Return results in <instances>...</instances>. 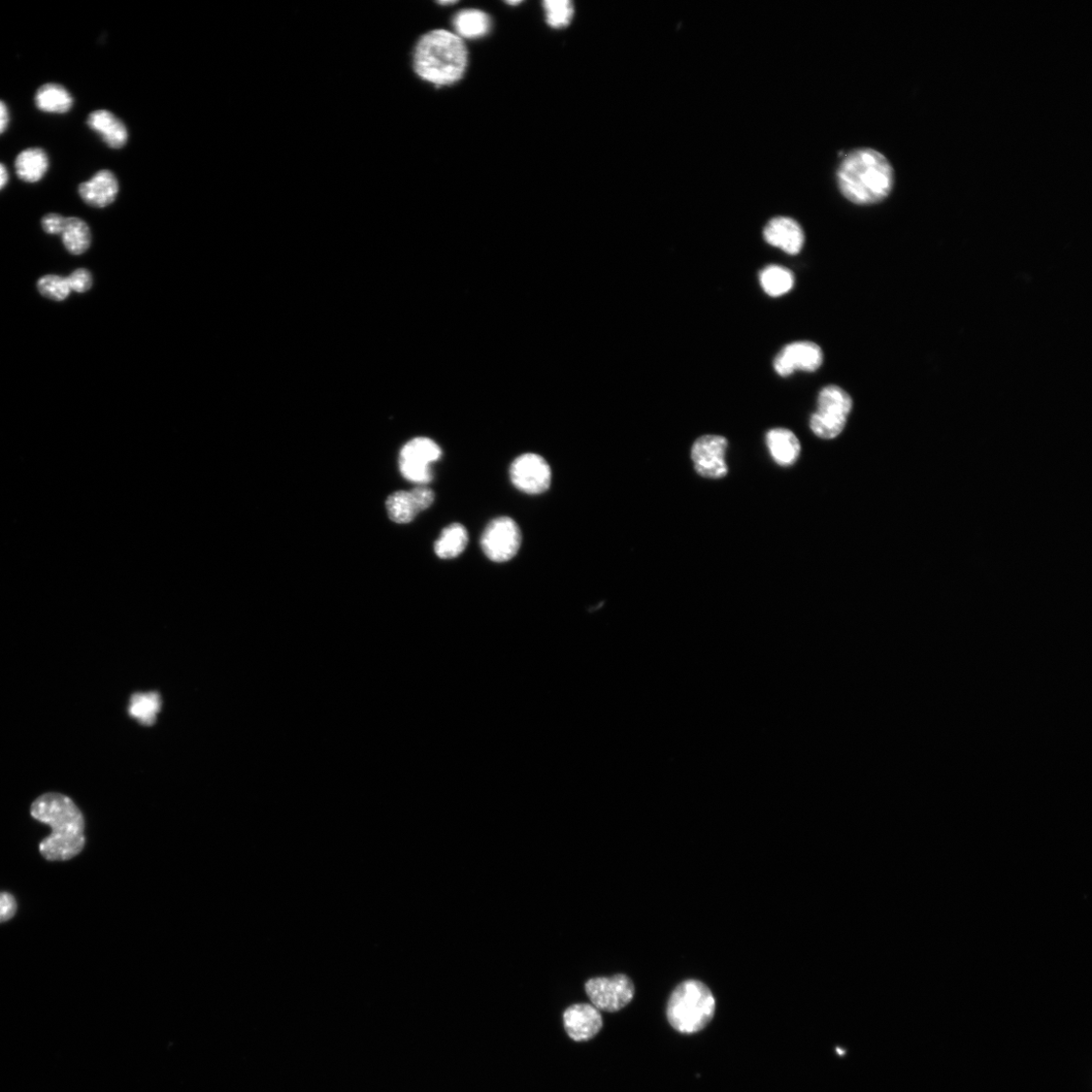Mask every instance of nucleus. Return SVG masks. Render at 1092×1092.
I'll use <instances>...</instances> for the list:
<instances>
[{"instance_id":"9d476101","label":"nucleus","mask_w":1092,"mask_h":1092,"mask_svg":"<svg viewBox=\"0 0 1092 1092\" xmlns=\"http://www.w3.org/2000/svg\"><path fill=\"white\" fill-rule=\"evenodd\" d=\"M728 442L719 436H704L694 442L691 457L695 471L703 478L721 479L728 473L725 454Z\"/></svg>"},{"instance_id":"bb28decb","label":"nucleus","mask_w":1092,"mask_h":1092,"mask_svg":"<svg viewBox=\"0 0 1092 1092\" xmlns=\"http://www.w3.org/2000/svg\"><path fill=\"white\" fill-rule=\"evenodd\" d=\"M66 279H68L71 289L76 292H85L89 290L92 286L91 274L84 269L76 271Z\"/></svg>"},{"instance_id":"a211bd4d","label":"nucleus","mask_w":1092,"mask_h":1092,"mask_svg":"<svg viewBox=\"0 0 1092 1092\" xmlns=\"http://www.w3.org/2000/svg\"><path fill=\"white\" fill-rule=\"evenodd\" d=\"M34 102L46 114L64 115L72 111L75 98L68 88L58 83H46L38 88Z\"/></svg>"},{"instance_id":"5701e85b","label":"nucleus","mask_w":1092,"mask_h":1092,"mask_svg":"<svg viewBox=\"0 0 1092 1092\" xmlns=\"http://www.w3.org/2000/svg\"><path fill=\"white\" fill-rule=\"evenodd\" d=\"M386 505L390 520L399 524L412 522L420 513L411 491H399L391 494Z\"/></svg>"},{"instance_id":"39448f33","label":"nucleus","mask_w":1092,"mask_h":1092,"mask_svg":"<svg viewBox=\"0 0 1092 1092\" xmlns=\"http://www.w3.org/2000/svg\"><path fill=\"white\" fill-rule=\"evenodd\" d=\"M852 408L853 400L846 390L835 385L824 387L818 394L817 411L810 418L812 433L822 440L838 438Z\"/></svg>"},{"instance_id":"f257e3e1","label":"nucleus","mask_w":1092,"mask_h":1092,"mask_svg":"<svg viewBox=\"0 0 1092 1092\" xmlns=\"http://www.w3.org/2000/svg\"><path fill=\"white\" fill-rule=\"evenodd\" d=\"M30 815L51 826L52 834L40 843L41 855L51 862L69 861L85 846L84 817L69 797L46 793L30 806Z\"/></svg>"},{"instance_id":"a878e982","label":"nucleus","mask_w":1092,"mask_h":1092,"mask_svg":"<svg viewBox=\"0 0 1092 1092\" xmlns=\"http://www.w3.org/2000/svg\"><path fill=\"white\" fill-rule=\"evenodd\" d=\"M544 6L550 26L559 28L570 24L574 9L569 0H547Z\"/></svg>"},{"instance_id":"6e6552de","label":"nucleus","mask_w":1092,"mask_h":1092,"mask_svg":"<svg viewBox=\"0 0 1092 1092\" xmlns=\"http://www.w3.org/2000/svg\"><path fill=\"white\" fill-rule=\"evenodd\" d=\"M522 542L520 528L509 517H499L491 521L481 539V546L487 557L494 562H505L518 552Z\"/></svg>"},{"instance_id":"6ab92c4d","label":"nucleus","mask_w":1092,"mask_h":1092,"mask_svg":"<svg viewBox=\"0 0 1092 1092\" xmlns=\"http://www.w3.org/2000/svg\"><path fill=\"white\" fill-rule=\"evenodd\" d=\"M469 535L465 526L453 523L443 529L435 546L436 553L442 559L454 558L467 548Z\"/></svg>"},{"instance_id":"b1692460","label":"nucleus","mask_w":1092,"mask_h":1092,"mask_svg":"<svg viewBox=\"0 0 1092 1092\" xmlns=\"http://www.w3.org/2000/svg\"><path fill=\"white\" fill-rule=\"evenodd\" d=\"M161 708V699L158 694L138 693L130 699L129 712L141 723L151 725Z\"/></svg>"},{"instance_id":"412c9836","label":"nucleus","mask_w":1092,"mask_h":1092,"mask_svg":"<svg viewBox=\"0 0 1092 1092\" xmlns=\"http://www.w3.org/2000/svg\"><path fill=\"white\" fill-rule=\"evenodd\" d=\"M793 273L787 268L768 266L759 273V284L763 290L772 297H780L788 293L794 286Z\"/></svg>"},{"instance_id":"7ed1b4c3","label":"nucleus","mask_w":1092,"mask_h":1092,"mask_svg":"<svg viewBox=\"0 0 1092 1092\" xmlns=\"http://www.w3.org/2000/svg\"><path fill=\"white\" fill-rule=\"evenodd\" d=\"M467 65L465 43L459 36L443 29L430 31L423 36L414 54V68L418 76L437 85L458 81Z\"/></svg>"},{"instance_id":"4468645a","label":"nucleus","mask_w":1092,"mask_h":1092,"mask_svg":"<svg viewBox=\"0 0 1092 1092\" xmlns=\"http://www.w3.org/2000/svg\"><path fill=\"white\" fill-rule=\"evenodd\" d=\"M81 200L90 207L103 209L116 200L119 182L110 171H101L78 186Z\"/></svg>"},{"instance_id":"473e14b6","label":"nucleus","mask_w":1092,"mask_h":1092,"mask_svg":"<svg viewBox=\"0 0 1092 1092\" xmlns=\"http://www.w3.org/2000/svg\"><path fill=\"white\" fill-rule=\"evenodd\" d=\"M440 4L443 5V6H447V5H453V4H455V2H442Z\"/></svg>"},{"instance_id":"2f4dec72","label":"nucleus","mask_w":1092,"mask_h":1092,"mask_svg":"<svg viewBox=\"0 0 1092 1092\" xmlns=\"http://www.w3.org/2000/svg\"><path fill=\"white\" fill-rule=\"evenodd\" d=\"M9 181L8 170L3 163H0V190H3L7 186Z\"/></svg>"},{"instance_id":"423d86ee","label":"nucleus","mask_w":1092,"mask_h":1092,"mask_svg":"<svg viewBox=\"0 0 1092 1092\" xmlns=\"http://www.w3.org/2000/svg\"><path fill=\"white\" fill-rule=\"evenodd\" d=\"M442 455L440 445L432 440L417 438L407 442L399 455V469L402 476L418 486H426L434 480L432 463Z\"/></svg>"},{"instance_id":"20e7f679","label":"nucleus","mask_w":1092,"mask_h":1092,"mask_svg":"<svg viewBox=\"0 0 1092 1092\" xmlns=\"http://www.w3.org/2000/svg\"><path fill=\"white\" fill-rule=\"evenodd\" d=\"M715 1013V1000L709 988L698 980H686L672 992L667 1017L672 1027L682 1034L703 1030Z\"/></svg>"},{"instance_id":"f03ea898","label":"nucleus","mask_w":1092,"mask_h":1092,"mask_svg":"<svg viewBox=\"0 0 1092 1092\" xmlns=\"http://www.w3.org/2000/svg\"><path fill=\"white\" fill-rule=\"evenodd\" d=\"M838 186L848 201L868 206L880 203L895 185V172L879 151L861 148L846 154L837 172Z\"/></svg>"},{"instance_id":"c756f323","label":"nucleus","mask_w":1092,"mask_h":1092,"mask_svg":"<svg viewBox=\"0 0 1092 1092\" xmlns=\"http://www.w3.org/2000/svg\"><path fill=\"white\" fill-rule=\"evenodd\" d=\"M66 218L59 214H48L43 217L41 224L49 235H61L65 227Z\"/></svg>"},{"instance_id":"1a4fd4ad","label":"nucleus","mask_w":1092,"mask_h":1092,"mask_svg":"<svg viewBox=\"0 0 1092 1092\" xmlns=\"http://www.w3.org/2000/svg\"><path fill=\"white\" fill-rule=\"evenodd\" d=\"M510 478L513 485L521 492L538 494L548 490L551 483V470L543 456L525 453L513 461Z\"/></svg>"},{"instance_id":"f3484780","label":"nucleus","mask_w":1092,"mask_h":1092,"mask_svg":"<svg viewBox=\"0 0 1092 1092\" xmlns=\"http://www.w3.org/2000/svg\"><path fill=\"white\" fill-rule=\"evenodd\" d=\"M50 167L49 156L39 147L25 149L16 158L15 170L18 178L26 183H36L44 179Z\"/></svg>"},{"instance_id":"72a5a7b5","label":"nucleus","mask_w":1092,"mask_h":1092,"mask_svg":"<svg viewBox=\"0 0 1092 1092\" xmlns=\"http://www.w3.org/2000/svg\"><path fill=\"white\" fill-rule=\"evenodd\" d=\"M508 4L511 5V6H515V5H518L519 2H508Z\"/></svg>"},{"instance_id":"dca6fc26","label":"nucleus","mask_w":1092,"mask_h":1092,"mask_svg":"<svg viewBox=\"0 0 1092 1092\" xmlns=\"http://www.w3.org/2000/svg\"><path fill=\"white\" fill-rule=\"evenodd\" d=\"M767 445L772 458L781 467H790L796 463L801 455L802 445L789 429L774 428L766 438Z\"/></svg>"},{"instance_id":"cd10ccee","label":"nucleus","mask_w":1092,"mask_h":1092,"mask_svg":"<svg viewBox=\"0 0 1092 1092\" xmlns=\"http://www.w3.org/2000/svg\"><path fill=\"white\" fill-rule=\"evenodd\" d=\"M18 910L16 899L8 892H0V923L12 919Z\"/></svg>"},{"instance_id":"2eb2a0df","label":"nucleus","mask_w":1092,"mask_h":1092,"mask_svg":"<svg viewBox=\"0 0 1092 1092\" xmlns=\"http://www.w3.org/2000/svg\"><path fill=\"white\" fill-rule=\"evenodd\" d=\"M87 126L111 148L120 149L127 144L129 135L124 123L106 110L92 112Z\"/></svg>"},{"instance_id":"0eeeda50","label":"nucleus","mask_w":1092,"mask_h":1092,"mask_svg":"<svg viewBox=\"0 0 1092 1092\" xmlns=\"http://www.w3.org/2000/svg\"><path fill=\"white\" fill-rule=\"evenodd\" d=\"M585 990L596 1009L608 1013L631 1004L636 994L633 980L625 974L592 978L586 982Z\"/></svg>"},{"instance_id":"f8f14e48","label":"nucleus","mask_w":1092,"mask_h":1092,"mask_svg":"<svg viewBox=\"0 0 1092 1092\" xmlns=\"http://www.w3.org/2000/svg\"><path fill=\"white\" fill-rule=\"evenodd\" d=\"M765 241L789 255L802 252L806 235L800 223L788 217H776L768 222L763 231Z\"/></svg>"},{"instance_id":"aec40b11","label":"nucleus","mask_w":1092,"mask_h":1092,"mask_svg":"<svg viewBox=\"0 0 1092 1092\" xmlns=\"http://www.w3.org/2000/svg\"><path fill=\"white\" fill-rule=\"evenodd\" d=\"M61 236L64 247L74 255H80L90 247L89 226L79 218H66Z\"/></svg>"},{"instance_id":"c85d7f7f","label":"nucleus","mask_w":1092,"mask_h":1092,"mask_svg":"<svg viewBox=\"0 0 1092 1092\" xmlns=\"http://www.w3.org/2000/svg\"><path fill=\"white\" fill-rule=\"evenodd\" d=\"M413 497L419 507L420 512L432 506L436 499L435 492L426 486H417L411 490Z\"/></svg>"},{"instance_id":"4be33fe9","label":"nucleus","mask_w":1092,"mask_h":1092,"mask_svg":"<svg viewBox=\"0 0 1092 1092\" xmlns=\"http://www.w3.org/2000/svg\"><path fill=\"white\" fill-rule=\"evenodd\" d=\"M454 27L458 35L467 39H477L485 36L490 29L489 17L477 10H466L456 15Z\"/></svg>"},{"instance_id":"7c9ffc66","label":"nucleus","mask_w":1092,"mask_h":1092,"mask_svg":"<svg viewBox=\"0 0 1092 1092\" xmlns=\"http://www.w3.org/2000/svg\"><path fill=\"white\" fill-rule=\"evenodd\" d=\"M10 125V111L7 104L0 101V135H3Z\"/></svg>"},{"instance_id":"9b49d317","label":"nucleus","mask_w":1092,"mask_h":1092,"mask_svg":"<svg viewBox=\"0 0 1092 1092\" xmlns=\"http://www.w3.org/2000/svg\"><path fill=\"white\" fill-rule=\"evenodd\" d=\"M823 362L821 348L810 341H797L786 345L774 359L775 372L782 378L798 371L813 373Z\"/></svg>"},{"instance_id":"ddd939ff","label":"nucleus","mask_w":1092,"mask_h":1092,"mask_svg":"<svg viewBox=\"0 0 1092 1092\" xmlns=\"http://www.w3.org/2000/svg\"><path fill=\"white\" fill-rule=\"evenodd\" d=\"M564 1025L571 1039L585 1042L601 1031L603 1019L600 1011L593 1005L577 1004L564 1013Z\"/></svg>"},{"instance_id":"393cba45","label":"nucleus","mask_w":1092,"mask_h":1092,"mask_svg":"<svg viewBox=\"0 0 1092 1092\" xmlns=\"http://www.w3.org/2000/svg\"><path fill=\"white\" fill-rule=\"evenodd\" d=\"M40 293L52 301H64L72 292L68 279L49 275L41 278L37 284Z\"/></svg>"}]
</instances>
